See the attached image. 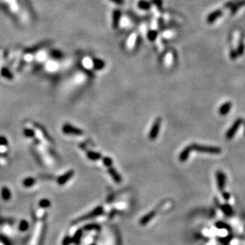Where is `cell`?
I'll use <instances>...</instances> for the list:
<instances>
[{
  "instance_id": "d6986e66",
  "label": "cell",
  "mask_w": 245,
  "mask_h": 245,
  "mask_svg": "<svg viewBox=\"0 0 245 245\" xmlns=\"http://www.w3.org/2000/svg\"><path fill=\"white\" fill-rule=\"evenodd\" d=\"M34 182H35L34 179H33V178H28V179H26L23 182V185L25 187H30V186H32L34 183Z\"/></svg>"
},
{
  "instance_id": "30bf717a",
  "label": "cell",
  "mask_w": 245,
  "mask_h": 245,
  "mask_svg": "<svg viewBox=\"0 0 245 245\" xmlns=\"http://www.w3.org/2000/svg\"><path fill=\"white\" fill-rule=\"evenodd\" d=\"M155 215H156V211H152V212L148 213V214H146L145 216H144L142 218H141V220H140V225H147L148 222L155 217Z\"/></svg>"
},
{
  "instance_id": "f546056e",
  "label": "cell",
  "mask_w": 245,
  "mask_h": 245,
  "mask_svg": "<svg viewBox=\"0 0 245 245\" xmlns=\"http://www.w3.org/2000/svg\"><path fill=\"white\" fill-rule=\"evenodd\" d=\"M223 198H224L225 200L228 201L230 198L229 194H228V193H226V192H223Z\"/></svg>"
},
{
  "instance_id": "9c48e42d",
  "label": "cell",
  "mask_w": 245,
  "mask_h": 245,
  "mask_svg": "<svg viewBox=\"0 0 245 245\" xmlns=\"http://www.w3.org/2000/svg\"><path fill=\"white\" fill-rule=\"evenodd\" d=\"M231 108H232V103L230 102H227L224 103V104L220 107V109H219V113H220L221 115H222V116L226 115L228 112H229Z\"/></svg>"
},
{
  "instance_id": "83f0119b",
  "label": "cell",
  "mask_w": 245,
  "mask_h": 245,
  "mask_svg": "<svg viewBox=\"0 0 245 245\" xmlns=\"http://www.w3.org/2000/svg\"><path fill=\"white\" fill-rule=\"evenodd\" d=\"M7 141H6V138L4 137H0V145H6Z\"/></svg>"
},
{
  "instance_id": "7402d4cb",
  "label": "cell",
  "mask_w": 245,
  "mask_h": 245,
  "mask_svg": "<svg viewBox=\"0 0 245 245\" xmlns=\"http://www.w3.org/2000/svg\"><path fill=\"white\" fill-rule=\"evenodd\" d=\"M243 51H244V45H243V44H239V46H238L237 50H236V53H237L238 56H241V55L243 53Z\"/></svg>"
},
{
  "instance_id": "603a6c76",
  "label": "cell",
  "mask_w": 245,
  "mask_h": 245,
  "mask_svg": "<svg viewBox=\"0 0 245 245\" xmlns=\"http://www.w3.org/2000/svg\"><path fill=\"white\" fill-rule=\"evenodd\" d=\"M28 228V223L25 221H23L21 222V225H20V229L21 230V231H25V230H26Z\"/></svg>"
},
{
  "instance_id": "4316f807",
  "label": "cell",
  "mask_w": 245,
  "mask_h": 245,
  "mask_svg": "<svg viewBox=\"0 0 245 245\" xmlns=\"http://www.w3.org/2000/svg\"><path fill=\"white\" fill-rule=\"evenodd\" d=\"M217 227L218 228H227L228 225H227L224 224L223 222H219V223H217Z\"/></svg>"
},
{
  "instance_id": "d4e9b609",
  "label": "cell",
  "mask_w": 245,
  "mask_h": 245,
  "mask_svg": "<svg viewBox=\"0 0 245 245\" xmlns=\"http://www.w3.org/2000/svg\"><path fill=\"white\" fill-rule=\"evenodd\" d=\"M152 3H154L158 7H160L162 6L163 1L162 0H152Z\"/></svg>"
},
{
  "instance_id": "52a82bcc",
  "label": "cell",
  "mask_w": 245,
  "mask_h": 245,
  "mask_svg": "<svg viewBox=\"0 0 245 245\" xmlns=\"http://www.w3.org/2000/svg\"><path fill=\"white\" fill-rule=\"evenodd\" d=\"M191 151H192V149H191V146L190 145L187 146V147L182 151L181 153L179 154V160L181 162L187 161V159L189 158V156H190V154H191Z\"/></svg>"
},
{
  "instance_id": "484cf974",
  "label": "cell",
  "mask_w": 245,
  "mask_h": 245,
  "mask_svg": "<svg viewBox=\"0 0 245 245\" xmlns=\"http://www.w3.org/2000/svg\"><path fill=\"white\" fill-rule=\"evenodd\" d=\"M230 57H231V59H236V57H238L237 55V53H236V51L235 50H232L231 53H230Z\"/></svg>"
},
{
  "instance_id": "277c9868",
  "label": "cell",
  "mask_w": 245,
  "mask_h": 245,
  "mask_svg": "<svg viewBox=\"0 0 245 245\" xmlns=\"http://www.w3.org/2000/svg\"><path fill=\"white\" fill-rule=\"evenodd\" d=\"M217 176V187L219 191H223L225 187V175L222 171H218L216 174Z\"/></svg>"
},
{
  "instance_id": "cb8c5ba5",
  "label": "cell",
  "mask_w": 245,
  "mask_h": 245,
  "mask_svg": "<svg viewBox=\"0 0 245 245\" xmlns=\"http://www.w3.org/2000/svg\"><path fill=\"white\" fill-rule=\"evenodd\" d=\"M40 206H43V207H48V206H50V202L48 200H43L40 203Z\"/></svg>"
},
{
  "instance_id": "4dcf8cb0",
  "label": "cell",
  "mask_w": 245,
  "mask_h": 245,
  "mask_svg": "<svg viewBox=\"0 0 245 245\" xmlns=\"http://www.w3.org/2000/svg\"><path fill=\"white\" fill-rule=\"evenodd\" d=\"M244 133H245V123H244Z\"/></svg>"
},
{
  "instance_id": "4fadbf2b",
  "label": "cell",
  "mask_w": 245,
  "mask_h": 245,
  "mask_svg": "<svg viewBox=\"0 0 245 245\" xmlns=\"http://www.w3.org/2000/svg\"><path fill=\"white\" fill-rule=\"evenodd\" d=\"M73 171H69V172H68V173H66L65 175H64L63 176H61V178H59L58 179V183L60 185H63L64 184V183H66L67 181H68V179H70L71 177H72V175H73Z\"/></svg>"
},
{
  "instance_id": "8fae6325",
  "label": "cell",
  "mask_w": 245,
  "mask_h": 245,
  "mask_svg": "<svg viewBox=\"0 0 245 245\" xmlns=\"http://www.w3.org/2000/svg\"><path fill=\"white\" fill-rule=\"evenodd\" d=\"M102 212V207H98L97 209H95V210H93L92 212H91L90 213H88L87 215H86L85 217H83L82 218H80V220H84V219H87V218H91L97 216V215H99Z\"/></svg>"
},
{
  "instance_id": "5bb4252c",
  "label": "cell",
  "mask_w": 245,
  "mask_h": 245,
  "mask_svg": "<svg viewBox=\"0 0 245 245\" xmlns=\"http://www.w3.org/2000/svg\"><path fill=\"white\" fill-rule=\"evenodd\" d=\"M138 6L142 10H148L151 6V3L146 0H140L138 2Z\"/></svg>"
},
{
  "instance_id": "ba28073f",
  "label": "cell",
  "mask_w": 245,
  "mask_h": 245,
  "mask_svg": "<svg viewBox=\"0 0 245 245\" xmlns=\"http://www.w3.org/2000/svg\"><path fill=\"white\" fill-rule=\"evenodd\" d=\"M108 171H109V173L110 174V175L112 176V178H113V180H114L116 183H121V175L117 173V171H116V170H115L113 167H108Z\"/></svg>"
},
{
  "instance_id": "3957f363",
  "label": "cell",
  "mask_w": 245,
  "mask_h": 245,
  "mask_svg": "<svg viewBox=\"0 0 245 245\" xmlns=\"http://www.w3.org/2000/svg\"><path fill=\"white\" fill-rule=\"evenodd\" d=\"M242 123V120L241 118H238L236 121L234 122V124L232 125L231 127H230V128L228 130V132H226V135H225V137L226 139H228V140H230V139H232V137H233V136L235 135L236 132L237 131L238 128L239 127V125L241 124Z\"/></svg>"
},
{
  "instance_id": "6da1fadb",
  "label": "cell",
  "mask_w": 245,
  "mask_h": 245,
  "mask_svg": "<svg viewBox=\"0 0 245 245\" xmlns=\"http://www.w3.org/2000/svg\"><path fill=\"white\" fill-rule=\"evenodd\" d=\"M191 146V149L195 150L196 152H202V153L209 154H220L221 152V149L217 147H211V146L199 145L198 144H192Z\"/></svg>"
},
{
  "instance_id": "7a4b0ae2",
  "label": "cell",
  "mask_w": 245,
  "mask_h": 245,
  "mask_svg": "<svg viewBox=\"0 0 245 245\" xmlns=\"http://www.w3.org/2000/svg\"><path fill=\"white\" fill-rule=\"evenodd\" d=\"M160 125H161V118H160V117H158V118H156V120H155V121H154L152 128H151V130H150L149 132V134H148V138H149V140H154L157 138L158 135H159V132H160Z\"/></svg>"
},
{
  "instance_id": "7c38bea8",
  "label": "cell",
  "mask_w": 245,
  "mask_h": 245,
  "mask_svg": "<svg viewBox=\"0 0 245 245\" xmlns=\"http://www.w3.org/2000/svg\"><path fill=\"white\" fill-rule=\"evenodd\" d=\"M113 26L114 29L118 26L119 21H120V17H121V11L118 10H114L113 14Z\"/></svg>"
},
{
  "instance_id": "2e32d148",
  "label": "cell",
  "mask_w": 245,
  "mask_h": 245,
  "mask_svg": "<svg viewBox=\"0 0 245 245\" xmlns=\"http://www.w3.org/2000/svg\"><path fill=\"white\" fill-rule=\"evenodd\" d=\"M221 209L222 211H223L226 215H228V216H230V215H232V208L230 207V206H228V205L221 206Z\"/></svg>"
},
{
  "instance_id": "5b68a950",
  "label": "cell",
  "mask_w": 245,
  "mask_h": 245,
  "mask_svg": "<svg viewBox=\"0 0 245 245\" xmlns=\"http://www.w3.org/2000/svg\"><path fill=\"white\" fill-rule=\"evenodd\" d=\"M63 130L64 132L66 133H69V134H76V135H80L82 134L81 130H80L79 128H75V127L72 126L71 124H65L63 128Z\"/></svg>"
},
{
  "instance_id": "8992f818",
  "label": "cell",
  "mask_w": 245,
  "mask_h": 245,
  "mask_svg": "<svg viewBox=\"0 0 245 245\" xmlns=\"http://www.w3.org/2000/svg\"><path fill=\"white\" fill-rule=\"evenodd\" d=\"M221 15H222L221 10H215V11L212 12V13H210V14H209L208 17H207V19H206V21H207L208 23H213V22L216 21L218 18H220Z\"/></svg>"
},
{
  "instance_id": "44dd1931",
  "label": "cell",
  "mask_w": 245,
  "mask_h": 245,
  "mask_svg": "<svg viewBox=\"0 0 245 245\" xmlns=\"http://www.w3.org/2000/svg\"><path fill=\"white\" fill-rule=\"evenodd\" d=\"M103 163H104L105 166H106L107 167H109L112 166L113 161H112V160H111L110 158L106 156V157H104V159H103Z\"/></svg>"
},
{
  "instance_id": "ac0fdd59",
  "label": "cell",
  "mask_w": 245,
  "mask_h": 245,
  "mask_svg": "<svg viewBox=\"0 0 245 245\" xmlns=\"http://www.w3.org/2000/svg\"><path fill=\"white\" fill-rule=\"evenodd\" d=\"M2 198H3L5 200H8V199L10 198V191H9V190H8L6 187H4V188H2Z\"/></svg>"
},
{
  "instance_id": "f1b7e54d",
  "label": "cell",
  "mask_w": 245,
  "mask_h": 245,
  "mask_svg": "<svg viewBox=\"0 0 245 245\" xmlns=\"http://www.w3.org/2000/svg\"><path fill=\"white\" fill-rule=\"evenodd\" d=\"M110 1L114 2V3L118 4V5H121L124 2V0H110Z\"/></svg>"
},
{
  "instance_id": "ffe728a7",
  "label": "cell",
  "mask_w": 245,
  "mask_h": 245,
  "mask_svg": "<svg viewBox=\"0 0 245 245\" xmlns=\"http://www.w3.org/2000/svg\"><path fill=\"white\" fill-rule=\"evenodd\" d=\"M156 37H157V32L156 31L152 30V31H150L148 33V37L150 41H154V40L156 39Z\"/></svg>"
},
{
  "instance_id": "9a60e30c",
  "label": "cell",
  "mask_w": 245,
  "mask_h": 245,
  "mask_svg": "<svg viewBox=\"0 0 245 245\" xmlns=\"http://www.w3.org/2000/svg\"><path fill=\"white\" fill-rule=\"evenodd\" d=\"M87 156L89 159H91V160H97L101 158V154L98 153V152H88Z\"/></svg>"
},
{
  "instance_id": "e0dca14e",
  "label": "cell",
  "mask_w": 245,
  "mask_h": 245,
  "mask_svg": "<svg viewBox=\"0 0 245 245\" xmlns=\"http://www.w3.org/2000/svg\"><path fill=\"white\" fill-rule=\"evenodd\" d=\"M94 61H95L94 64H95V67L96 69H102L104 68V66H105V64H104V62L102 61L95 59Z\"/></svg>"
}]
</instances>
